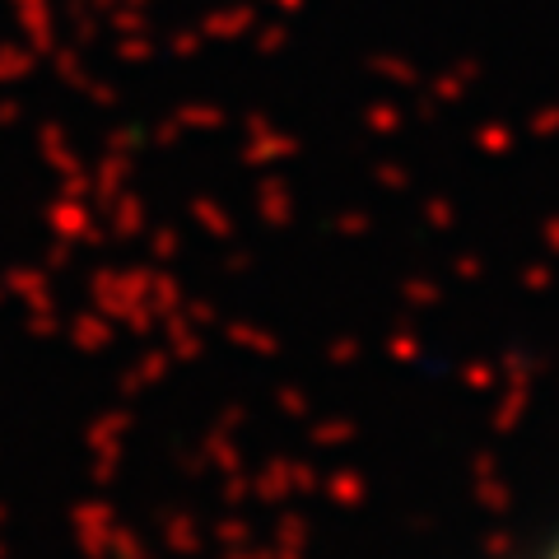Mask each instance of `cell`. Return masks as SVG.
<instances>
[{
  "label": "cell",
  "mask_w": 559,
  "mask_h": 559,
  "mask_svg": "<svg viewBox=\"0 0 559 559\" xmlns=\"http://www.w3.org/2000/svg\"><path fill=\"white\" fill-rule=\"evenodd\" d=\"M555 559H559V550H555Z\"/></svg>",
  "instance_id": "1"
}]
</instances>
